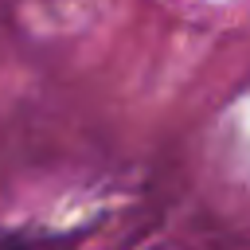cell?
<instances>
[{"label":"cell","mask_w":250,"mask_h":250,"mask_svg":"<svg viewBox=\"0 0 250 250\" xmlns=\"http://www.w3.org/2000/svg\"><path fill=\"white\" fill-rule=\"evenodd\" d=\"M0 250H35V246H0Z\"/></svg>","instance_id":"1"}]
</instances>
